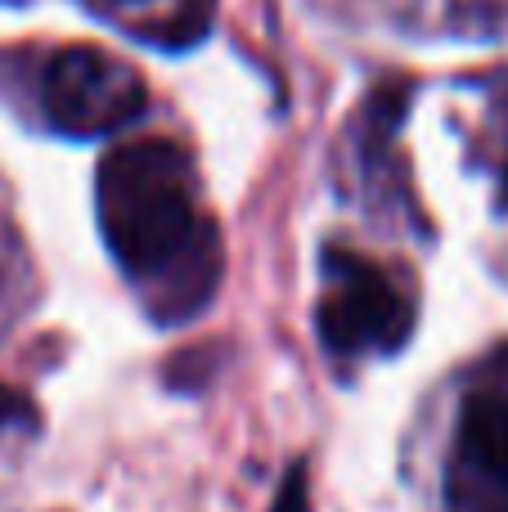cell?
Masks as SVG:
<instances>
[{
    "label": "cell",
    "mask_w": 508,
    "mask_h": 512,
    "mask_svg": "<svg viewBox=\"0 0 508 512\" xmlns=\"http://www.w3.org/2000/svg\"><path fill=\"white\" fill-rule=\"evenodd\" d=\"M18 418H27V400L0 387V432H5L9 423H18Z\"/></svg>",
    "instance_id": "52a82bcc"
},
{
    "label": "cell",
    "mask_w": 508,
    "mask_h": 512,
    "mask_svg": "<svg viewBox=\"0 0 508 512\" xmlns=\"http://www.w3.org/2000/svg\"><path fill=\"white\" fill-rule=\"evenodd\" d=\"M450 512H508V486L455 468L450 472Z\"/></svg>",
    "instance_id": "5b68a950"
},
{
    "label": "cell",
    "mask_w": 508,
    "mask_h": 512,
    "mask_svg": "<svg viewBox=\"0 0 508 512\" xmlns=\"http://www.w3.org/2000/svg\"><path fill=\"white\" fill-rule=\"evenodd\" d=\"M140 72L126 59L99 50V45H68L45 63L41 77V108L45 122L72 140H104L131 126L144 113Z\"/></svg>",
    "instance_id": "7a4b0ae2"
},
{
    "label": "cell",
    "mask_w": 508,
    "mask_h": 512,
    "mask_svg": "<svg viewBox=\"0 0 508 512\" xmlns=\"http://www.w3.org/2000/svg\"><path fill=\"white\" fill-rule=\"evenodd\" d=\"M500 189H504V207H508V162H504V185Z\"/></svg>",
    "instance_id": "ba28073f"
},
{
    "label": "cell",
    "mask_w": 508,
    "mask_h": 512,
    "mask_svg": "<svg viewBox=\"0 0 508 512\" xmlns=\"http://www.w3.org/2000/svg\"><path fill=\"white\" fill-rule=\"evenodd\" d=\"M194 167L171 140H126L95 180L99 230L131 279L144 283L158 324H185L221 279L212 225L198 216Z\"/></svg>",
    "instance_id": "6da1fadb"
},
{
    "label": "cell",
    "mask_w": 508,
    "mask_h": 512,
    "mask_svg": "<svg viewBox=\"0 0 508 512\" xmlns=\"http://www.w3.org/2000/svg\"><path fill=\"white\" fill-rule=\"evenodd\" d=\"M320 301V337L333 355H392L410 342L414 306L374 261L333 248Z\"/></svg>",
    "instance_id": "3957f363"
},
{
    "label": "cell",
    "mask_w": 508,
    "mask_h": 512,
    "mask_svg": "<svg viewBox=\"0 0 508 512\" xmlns=\"http://www.w3.org/2000/svg\"><path fill=\"white\" fill-rule=\"evenodd\" d=\"M459 468L508 486V396L473 391L459 409Z\"/></svg>",
    "instance_id": "277c9868"
},
{
    "label": "cell",
    "mask_w": 508,
    "mask_h": 512,
    "mask_svg": "<svg viewBox=\"0 0 508 512\" xmlns=\"http://www.w3.org/2000/svg\"><path fill=\"white\" fill-rule=\"evenodd\" d=\"M270 512H311V481H306V463L302 459H297L293 468L284 472V481H279Z\"/></svg>",
    "instance_id": "8992f818"
}]
</instances>
